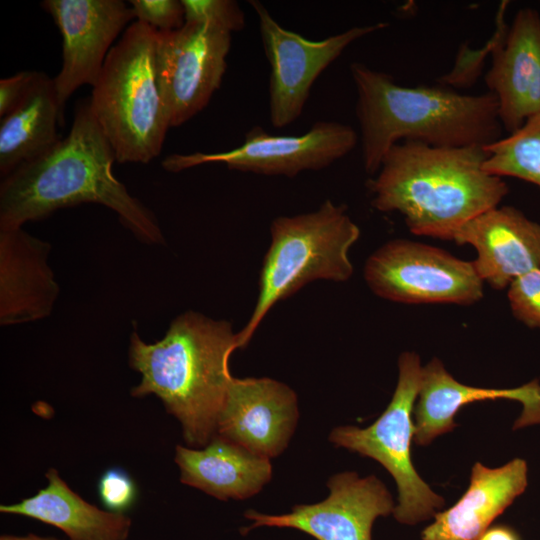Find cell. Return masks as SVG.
<instances>
[{
	"mask_svg": "<svg viewBox=\"0 0 540 540\" xmlns=\"http://www.w3.org/2000/svg\"><path fill=\"white\" fill-rule=\"evenodd\" d=\"M115 152L89 99L75 108L69 134L40 157L2 178L0 229L21 228L57 209L82 203L104 205L138 238L161 244L156 217L113 174Z\"/></svg>",
	"mask_w": 540,
	"mask_h": 540,
	"instance_id": "cell-1",
	"label": "cell"
},
{
	"mask_svg": "<svg viewBox=\"0 0 540 540\" xmlns=\"http://www.w3.org/2000/svg\"><path fill=\"white\" fill-rule=\"evenodd\" d=\"M486 157L484 146L399 142L368 182L371 204L380 212L400 213L413 234L452 240L509 191L503 178L484 170Z\"/></svg>",
	"mask_w": 540,
	"mask_h": 540,
	"instance_id": "cell-2",
	"label": "cell"
},
{
	"mask_svg": "<svg viewBox=\"0 0 540 540\" xmlns=\"http://www.w3.org/2000/svg\"><path fill=\"white\" fill-rule=\"evenodd\" d=\"M356 89L365 171L375 175L392 146L414 141L437 147L487 146L503 128L495 96L469 95L442 86H402L364 63L350 65Z\"/></svg>",
	"mask_w": 540,
	"mask_h": 540,
	"instance_id": "cell-3",
	"label": "cell"
},
{
	"mask_svg": "<svg viewBox=\"0 0 540 540\" xmlns=\"http://www.w3.org/2000/svg\"><path fill=\"white\" fill-rule=\"evenodd\" d=\"M238 348V333L230 322L194 311L176 317L155 343H146L133 331L129 364L141 380L131 395H156L180 422L186 443L204 447L217 434L233 379L229 358Z\"/></svg>",
	"mask_w": 540,
	"mask_h": 540,
	"instance_id": "cell-4",
	"label": "cell"
},
{
	"mask_svg": "<svg viewBox=\"0 0 540 540\" xmlns=\"http://www.w3.org/2000/svg\"><path fill=\"white\" fill-rule=\"evenodd\" d=\"M158 31L134 21L109 51L89 99L119 163H149L170 127L157 58Z\"/></svg>",
	"mask_w": 540,
	"mask_h": 540,
	"instance_id": "cell-5",
	"label": "cell"
},
{
	"mask_svg": "<svg viewBox=\"0 0 540 540\" xmlns=\"http://www.w3.org/2000/svg\"><path fill=\"white\" fill-rule=\"evenodd\" d=\"M271 243L264 257L253 313L238 332L245 347L270 309L307 283L348 280L353 273L349 250L360 229L343 204L326 200L317 210L273 220Z\"/></svg>",
	"mask_w": 540,
	"mask_h": 540,
	"instance_id": "cell-6",
	"label": "cell"
},
{
	"mask_svg": "<svg viewBox=\"0 0 540 540\" xmlns=\"http://www.w3.org/2000/svg\"><path fill=\"white\" fill-rule=\"evenodd\" d=\"M422 368L415 352H403L398 359V381L385 411L366 428L339 426L329 441L380 463L394 478L398 490L394 518L415 525L434 517L444 499L419 476L411 460L414 438L413 412L418 398Z\"/></svg>",
	"mask_w": 540,
	"mask_h": 540,
	"instance_id": "cell-7",
	"label": "cell"
},
{
	"mask_svg": "<svg viewBox=\"0 0 540 540\" xmlns=\"http://www.w3.org/2000/svg\"><path fill=\"white\" fill-rule=\"evenodd\" d=\"M364 279L379 297L405 304L470 305L483 297L473 262L428 244L393 239L373 252Z\"/></svg>",
	"mask_w": 540,
	"mask_h": 540,
	"instance_id": "cell-8",
	"label": "cell"
},
{
	"mask_svg": "<svg viewBox=\"0 0 540 540\" xmlns=\"http://www.w3.org/2000/svg\"><path fill=\"white\" fill-rule=\"evenodd\" d=\"M358 142L356 131L336 121H318L298 136L273 135L260 126L250 129L243 143L217 153L171 154L162 167L177 173L202 164L218 163L228 169L263 175L294 177L320 170L349 154Z\"/></svg>",
	"mask_w": 540,
	"mask_h": 540,
	"instance_id": "cell-9",
	"label": "cell"
},
{
	"mask_svg": "<svg viewBox=\"0 0 540 540\" xmlns=\"http://www.w3.org/2000/svg\"><path fill=\"white\" fill-rule=\"evenodd\" d=\"M258 17L265 55L270 65L269 118L275 128L297 120L319 75L353 42L388 26L378 22L351 27L312 41L282 27L259 1H249Z\"/></svg>",
	"mask_w": 540,
	"mask_h": 540,
	"instance_id": "cell-10",
	"label": "cell"
},
{
	"mask_svg": "<svg viewBox=\"0 0 540 540\" xmlns=\"http://www.w3.org/2000/svg\"><path fill=\"white\" fill-rule=\"evenodd\" d=\"M231 34L200 22L158 31V71L170 127L184 124L203 110L221 86Z\"/></svg>",
	"mask_w": 540,
	"mask_h": 540,
	"instance_id": "cell-11",
	"label": "cell"
},
{
	"mask_svg": "<svg viewBox=\"0 0 540 540\" xmlns=\"http://www.w3.org/2000/svg\"><path fill=\"white\" fill-rule=\"evenodd\" d=\"M328 497L314 504H298L291 512L269 515L247 510L244 516L253 523L246 534L261 526L294 528L317 540H372L373 523L393 513V497L376 476L359 477L346 471L332 476Z\"/></svg>",
	"mask_w": 540,
	"mask_h": 540,
	"instance_id": "cell-12",
	"label": "cell"
},
{
	"mask_svg": "<svg viewBox=\"0 0 540 540\" xmlns=\"http://www.w3.org/2000/svg\"><path fill=\"white\" fill-rule=\"evenodd\" d=\"M62 36V68L53 78L61 111L83 85L96 84L112 45L134 19L122 0H45Z\"/></svg>",
	"mask_w": 540,
	"mask_h": 540,
	"instance_id": "cell-13",
	"label": "cell"
},
{
	"mask_svg": "<svg viewBox=\"0 0 540 540\" xmlns=\"http://www.w3.org/2000/svg\"><path fill=\"white\" fill-rule=\"evenodd\" d=\"M298 417L296 393L286 384L267 377H233L216 435L271 459L287 448Z\"/></svg>",
	"mask_w": 540,
	"mask_h": 540,
	"instance_id": "cell-14",
	"label": "cell"
},
{
	"mask_svg": "<svg viewBox=\"0 0 540 540\" xmlns=\"http://www.w3.org/2000/svg\"><path fill=\"white\" fill-rule=\"evenodd\" d=\"M498 28L485 83L497 100L503 130L511 134L540 114V14L523 8L510 28L503 21Z\"/></svg>",
	"mask_w": 540,
	"mask_h": 540,
	"instance_id": "cell-15",
	"label": "cell"
},
{
	"mask_svg": "<svg viewBox=\"0 0 540 540\" xmlns=\"http://www.w3.org/2000/svg\"><path fill=\"white\" fill-rule=\"evenodd\" d=\"M452 241L477 252L474 267L494 289L540 269V224L512 206H496L466 222Z\"/></svg>",
	"mask_w": 540,
	"mask_h": 540,
	"instance_id": "cell-16",
	"label": "cell"
},
{
	"mask_svg": "<svg viewBox=\"0 0 540 540\" xmlns=\"http://www.w3.org/2000/svg\"><path fill=\"white\" fill-rule=\"evenodd\" d=\"M498 399L522 404L521 415L513 430L540 424V384L537 380L508 389L468 386L456 380L439 359L433 358L422 368L421 386L413 412V440L417 445L426 446L456 427L454 417L464 405Z\"/></svg>",
	"mask_w": 540,
	"mask_h": 540,
	"instance_id": "cell-17",
	"label": "cell"
},
{
	"mask_svg": "<svg viewBox=\"0 0 540 540\" xmlns=\"http://www.w3.org/2000/svg\"><path fill=\"white\" fill-rule=\"evenodd\" d=\"M50 245L21 228L0 229V321L2 325L48 316L59 286L47 264Z\"/></svg>",
	"mask_w": 540,
	"mask_h": 540,
	"instance_id": "cell-18",
	"label": "cell"
},
{
	"mask_svg": "<svg viewBox=\"0 0 540 540\" xmlns=\"http://www.w3.org/2000/svg\"><path fill=\"white\" fill-rule=\"evenodd\" d=\"M527 485L528 467L521 458L498 468L476 462L466 492L453 506L435 514L421 539L478 540Z\"/></svg>",
	"mask_w": 540,
	"mask_h": 540,
	"instance_id": "cell-19",
	"label": "cell"
},
{
	"mask_svg": "<svg viewBox=\"0 0 540 540\" xmlns=\"http://www.w3.org/2000/svg\"><path fill=\"white\" fill-rule=\"evenodd\" d=\"M175 462L183 484L219 500L252 497L272 476L270 459L255 455L219 435L202 449L178 445Z\"/></svg>",
	"mask_w": 540,
	"mask_h": 540,
	"instance_id": "cell-20",
	"label": "cell"
},
{
	"mask_svg": "<svg viewBox=\"0 0 540 540\" xmlns=\"http://www.w3.org/2000/svg\"><path fill=\"white\" fill-rule=\"evenodd\" d=\"M48 485L32 497L3 504L0 512L32 518L63 531L69 540H126L131 519L125 514L103 511L75 493L51 468Z\"/></svg>",
	"mask_w": 540,
	"mask_h": 540,
	"instance_id": "cell-21",
	"label": "cell"
},
{
	"mask_svg": "<svg viewBox=\"0 0 540 540\" xmlns=\"http://www.w3.org/2000/svg\"><path fill=\"white\" fill-rule=\"evenodd\" d=\"M64 124L54 79L39 72L21 102L0 122V175L8 176L40 157L60 140Z\"/></svg>",
	"mask_w": 540,
	"mask_h": 540,
	"instance_id": "cell-22",
	"label": "cell"
},
{
	"mask_svg": "<svg viewBox=\"0 0 540 540\" xmlns=\"http://www.w3.org/2000/svg\"><path fill=\"white\" fill-rule=\"evenodd\" d=\"M483 168L491 175L513 177L540 188V114L517 131L485 146Z\"/></svg>",
	"mask_w": 540,
	"mask_h": 540,
	"instance_id": "cell-23",
	"label": "cell"
},
{
	"mask_svg": "<svg viewBox=\"0 0 540 540\" xmlns=\"http://www.w3.org/2000/svg\"><path fill=\"white\" fill-rule=\"evenodd\" d=\"M185 22L212 23L229 32L245 27V14L232 0H181Z\"/></svg>",
	"mask_w": 540,
	"mask_h": 540,
	"instance_id": "cell-24",
	"label": "cell"
},
{
	"mask_svg": "<svg viewBox=\"0 0 540 540\" xmlns=\"http://www.w3.org/2000/svg\"><path fill=\"white\" fill-rule=\"evenodd\" d=\"M513 315L528 327L540 328V269L514 280L508 289Z\"/></svg>",
	"mask_w": 540,
	"mask_h": 540,
	"instance_id": "cell-25",
	"label": "cell"
},
{
	"mask_svg": "<svg viewBox=\"0 0 540 540\" xmlns=\"http://www.w3.org/2000/svg\"><path fill=\"white\" fill-rule=\"evenodd\" d=\"M103 506L110 512L124 514L136 502L138 490L128 472L120 467L104 471L97 485Z\"/></svg>",
	"mask_w": 540,
	"mask_h": 540,
	"instance_id": "cell-26",
	"label": "cell"
},
{
	"mask_svg": "<svg viewBox=\"0 0 540 540\" xmlns=\"http://www.w3.org/2000/svg\"><path fill=\"white\" fill-rule=\"evenodd\" d=\"M130 7L137 21L158 31H172L185 23V12L178 0H131Z\"/></svg>",
	"mask_w": 540,
	"mask_h": 540,
	"instance_id": "cell-27",
	"label": "cell"
},
{
	"mask_svg": "<svg viewBox=\"0 0 540 540\" xmlns=\"http://www.w3.org/2000/svg\"><path fill=\"white\" fill-rule=\"evenodd\" d=\"M38 71H21L0 80V118L10 113L24 98Z\"/></svg>",
	"mask_w": 540,
	"mask_h": 540,
	"instance_id": "cell-28",
	"label": "cell"
},
{
	"mask_svg": "<svg viewBox=\"0 0 540 540\" xmlns=\"http://www.w3.org/2000/svg\"><path fill=\"white\" fill-rule=\"evenodd\" d=\"M478 540H521V538L512 527L497 524L490 526Z\"/></svg>",
	"mask_w": 540,
	"mask_h": 540,
	"instance_id": "cell-29",
	"label": "cell"
},
{
	"mask_svg": "<svg viewBox=\"0 0 540 540\" xmlns=\"http://www.w3.org/2000/svg\"><path fill=\"white\" fill-rule=\"evenodd\" d=\"M0 540H59L53 537H43L35 534H28L25 536H15V535H2Z\"/></svg>",
	"mask_w": 540,
	"mask_h": 540,
	"instance_id": "cell-30",
	"label": "cell"
}]
</instances>
